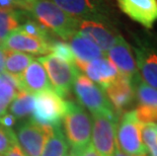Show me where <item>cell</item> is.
I'll return each mask as SVG.
<instances>
[{
	"label": "cell",
	"mask_w": 157,
	"mask_h": 156,
	"mask_svg": "<svg viewBox=\"0 0 157 156\" xmlns=\"http://www.w3.org/2000/svg\"><path fill=\"white\" fill-rule=\"evenodd\" d=\"M108 58L118 69L120 75L128 78L133 83L141 78L131 46L122 36H118L116 43L108 51Z\"/></svg>",
	"instance_id": "obj_11"
},
{
	"label": "cell",
	"mask_w": 157,
	"mask_h": 156,
	"mask_svg": "<svg viewBox=\"0 0 157 156\" xmlns=\"http://www.w3.org/2000/svg\"><path fill=\"white\" fill-rule=\"evenodd\" d=\"M65 137L71 150H80L90 144L92 122L87 112L81 105L68 101L63 116Z\"/></svg>",
	"instance_id": "obj_2"
},
{
	"label": "cell",
	"mask_w": 157,
	"mask_h": 156,
	"mask_svg": "<svg viewBox=\"0 0 157 156\" xmlns=\"http://www.w3.org/2000/svg\"><path fill=\"white\" fill-rule=\"evenodd\" d=\"M19 29H21L23 32H25V34H28L29 36L46 40V41H48V42H52V41H50L48 29H46L44 26H42L41 25H39L38 22L32 21V19H26V21L19 26Z\"/></svg>",
	"instance_id": "obj_27"
},
{
	"label": "cell",
	"mask_w": 157,
	"mask_h": 156,
	"mask_svg": "<svg viewBox=\"0 0 157 156\" xmlns=\"http://www.w3.org/2000/svg\"><path fill=\"white\" fill-rule=\"evenodd\" d=\"M5 71V49L0 46V74Z\"/></svg>",
	"instance_id": "obj_32"
},
{
	"label": "cell",
	"mask_w": 157,
	"mask_h": 156,
	"mask_svg": "<svg viewBox=\"0 0 157 156\" xmlns=\"http://www.w3.org/2000/svg\"><path fill=\"white\" fill-rule=\"evenodd\" d=\"M52 128L51 126L40 125L34 120L25 121L18 126L16 139L26 156H41Z\"/></svg>",
	"instance_id": "obj_10"
},
{
	"label": "cell",
	"mask_w": 157,
	"mask_h": 156,
	"mask_svg": "<svg viewBox=\"0 0 157 156\" xmlns=\"http://www.w3.org/2000/svg\"><path fill=\"white\" fill-rule=\"evenodd\" d=\"M77 32L98 45L103 52H108L113 47L119 36L106 22L93 19H78Z\"/></svg>",
	"instance_id": "obj_15"
},
{
	"label": "cell",
	"mask_w": 157,
	"mask_h": 156,
	"mask_svg": "<svg viewBox=\"0 0 157 156\" xmlns=\"http://www.w3.org/2000/svg\"><path fill=\"white\" fill-rule=\"evenodd\" d=\"M47 89H53L44 66L34 60L18 76V91L36 94Z\"/></svg>",
	"instance_id": "obj_17"
},
{
	"label": "cell",
	"mask_w": 157,
	"mask_h": 156,
	"mask_svg": "<svg viewBox=\"0 0 157 156\" xmlns=\"http://www.w3.org/2000/svg\"><path fill=\"white\" fill-rule=\"evenodd\" d=\"M2 47L9 51L29 53L34 55H45L50 52L51 42L29 36L17 28L4 40Z\"/></svg>",
	"instance_id": "obj_14"
},
{
	"label": "cell",
	"mask_w": 157,
	"mask_h": 156,
	"mask_svg": "<svg viewBox=\"0 0 157 156\" xmlns=\"http://www.w3.org/2000/svg\"><path fill=\"white\" fill-rule=\"evenodd\" d=\"M0 156H1V155H0Z\"/></svg>",
	"instance_id": "obj_35"
},
{
	"label": "cell",
	"mask_w": 157,
	"mask_h": 156,
	"mask_svg": "<svg viewBox=\"0 0 157 156\" xmlns=\"http://www.w3.org/2000/svg\"><path fill=\"white\" fill-rule=\"evenodd\" d=\"M69 41V46L72 50L75 60L89 62L105 57V52H103L98 45L78 32Z\"/></svg>",
	"instance_id": "obj_18"
},
{
	"label": "cell",
	"mask_w": 157,
	"mask_h": 156,
	"mask_svg": "<svg viewBox=\"0 0 157 156\" xmlns=\"http://www.w3.org/2000/svg\"><path fill=\"white\" fill-rule=\"evenodd\" d=\"M68 151V142L66 140L61 126L53 127L48 136L41 156H65Z\"/></svg>",
	"instance_id": "obj_20"
},
{
	"label": "cell",
	"mask_w": 157,
	"mask_h": 156,
	"mask_svg": "<svg viewBox=\"0 0 157 156\" xmlns=\"http://www.w3.org/2000/svg\"><path fill=\"white\" fill-rule=\"evenodd\" d=\"M135 95L140 105L157 108V89L148 85L139 78L134 83Z\"/></svg>",
	"instance_id": "obj_23"
},
{
	"label": "cell",
	"mask_w": 157,
	"mask_h": 156,
	"mask_svg": "<svg viewBox=\"0 0 157 156\" xmlns=\"http://www.w3.org/2000/svg\"><path fill=\"white\" fill-rule=\"evenodd\" d=\"M65 156H72V154H71V153H69V154H66Z\"/></svg>",
	"instance_id": "obj_34"
},
{
	"label": "cell",
	"mask_w": 157,
	"mask_h": 156,
	"mask_svg": "<svg viewBox=\"0 0 157 156\" xmlns=\"http://www.w3.org/2000/svg\"><path fill=\"white\" fill-rule=\"evenodd\" d=\"M18 8L63 40H70L77 32L78 19L68 15L51 0H19Z\"/></svg>",
	"instance_id": "obj_1"
},
{
	"label": "cell",
	"mask_w": 157,
	"mask_h": 156,
	"mask_svg": "<svg viewBox=\"0 0 157 156\" xmlns=\"http://www.w3.org/2000/svg\"><path fill=\"white\" fill-rule=\"evenodd\" d=\"M113 156H148V155H147V154H144V155H130V154H127V153H125V152H123L121 149L117 146V143H116L115 151H113Z\"/></svg>",
	"instance_id": "obj_33"
},
{
	"label": "cell",
	"mask_w": 157,
	"mask_h": 156,
	"mask_svg": "<svg viewBox=\"0 0 157 156\" xmlns=\"http://www.w3.org/2000/svg\"><path fill=\"white\" fill-rule=\"evenodd\" d=\"M143 125L136 117L135 111L124 112L117 128L116 143L123 152L130 155L147 154L142 140Z\"/></svg>",
	"instance_id": "obj_4"
},
{
	"label": "cell",
	"mask_w": 157,
	"mask_h": 156,
	"mask_svg": "<svg viewBox=\"0 0 157 156\" xmlns=\"http://www.w3.org/2000/svg\"><path fill=\"white\" fill-rule=\"evenodd\" d=\"M15 143H17L15 133L0 125V155L5 154Z\"/></svg>",
	"instance_id": "obj_28"
},
{
	"label": "cell",
	"mask_w": 157,
	"mask_h": 156,
	"mask_svg": "<svg viewBox=\"0 0 157 156\" xmlns=\"http://www.w3.org/2000/svg\"><path fill=\"white\" fill-rule=\"evenodd\" d=\"M16 93V88L12 85L6 82H2L0 84V117L6 114V109L10 105Z\"/></svg>",
	"instance_id": "obj_25"
},
{
	"label": "cell",
	"mask_w": 157,
	"mask_h": 156,
	"mask_svg": "<svg viewBox=\"0 0 157 156\" xmlns=\"http://www.w3.org/2000/svg\"><path fill=\"white\" fill-rule=\"evenodd\" d=\"M117 128L118 116L115 112L92 115V146L101 156H113Z\"/></svg>",
	"instance_id": "obj_6"
},
{
	"label": "cell",
	"mask_w": 157,
	"mask_h": 156,
	"mask_svg": "<svg viewBox=\"0 0 157 156\" xmlns=\"http://www.w3.org/2000/svg\"><path fill=\"white\" fill-rule=\"evenodd\" d=\"M34 60L35 58L32 55L5 50V72L19 76Z\"/></svg>",
	"instance_id": "obj_21"
},
{
	"label": "cell",
	"mask_w": 157,
	"mask_h": 156,
	"mask_svg": "<svg viewBox=\"0 0 157 156\" xmlns=\"http://www.w3.org/2000/svg\"><path fill=\"white\" fill-rule=\"evenodd\" d=\"M134 52L140 77L157 89V38L147 35L136 39Z\"/></svg>",
	"instance_id": "obj_8"
},
{
	"label": "cell",
	"mask_w": 157,
	"mask_h": 156,
	"mask_svg": "<svg viewBox=\"0 0 157 156\" xmlns=\"http://www.w3.org/2000/svg\"><path fill=\"white\" fill-rule=\"evenodd\" d=\"M103 90L113 111L119 115L123 114L129 107H131L136 97L133 82L122 75H119V77Z\"/></svg>",
	"instance_id": "obj_16"
},
{
	"label": "cell",
	"mask_w": 157,
	"mask_h": 156,
	"mask_svg": "<svg viewBox=\"0 0 157 156\" xmlns=\"http://www.w3.org/2000/svg\"><path fill=\"white\" fill-rule=\"evenodd\" d=\"M73 89L80 105L87 108L91 115L115 112L105 90L87 76L79 73L73 84Z\"/></svg>",
	"instance_id": "obj_7"
},
{
	"label": "cell",
	"mask_w": 157,
	"mask_h": 156,
	"mask_svg": "<svg viewBox=\"0 0 157 156\" xmlns=\"http://www.w3.org/2000/svg\"><path fill=\"white\" fill-rule=\"evenodd\" d=\"M36 105L35 94L25 91H17L15 97L10 104V112L15 119H23L31 116L34 112Z\"/></svg>",
	"instance_id": "obj_22"
},
{
	"label": "cell",
	"mask_w": 157,
	"mask_h": 156,
	"mask_svg": "<svg viewBox=\"0 0 157 156\" xmlns=\"http://www.w3.org/2000/svg\"><path fill=\"white\" fill-rule=\"evenodd\" d=\"M15 123H16V119L11 114H4L0 117V125L4 128L11 129L15 125Z\"/></svg>",
	"instance_id": "obj_30"
},
{
	"label": "cell",
	"mask_w": 157,
	"mask_h": 156,
	"mask_svg": "<svg viewBox=\"0 0 157 156\" xmlns=\"http://www.w3.org/2000/svg\"><path fill=\"white\" fill-rule=\"evenodd\" d=\"M74 63L76 67L85 73V76L102 89L108 87L120 75L118 69L108 57L95 59L89 62L75 60Z\"/></svg>",
	"instance_id": "obj_12"
},
{
	"label": "cell",
	"mask_w": 157,
	"mask_h": 156,
	"mask_svg": "<svg viewBox=\"0 0 157 156\" xmlns=\"http://www.w3.org/2000/svg\"><path fill=\"white\" fill-rule=\"evenodd\" d=\"M121 10L145 29H152L157 21V0H117Z\"/></svg>",
	"instance_id": "obj_13"
},
{
	"label": "cell",
	"mask_w": 157,
	"mask_h": 156,
	"mask_svg": "<svg viewBox=\"0 0 157 156\" xmlns=\"http://www.w3.org/2000/svg\"><path fill=\"white\" fill-rule=\"evenodd\" d=\"M36 105L33 120L40 125L57 127L61 126L67 101H64L54 89H47L35 94Z\"/></svg>",
	"instance_id": "obj_5"
},
{
	"label": "cell",
	"mask_w": 157,
	"mask_h": 156,
	"mask_svg": "<svg viewBox=\"0 0 157 156\" xmlns=\"http://www.w3.org/2000/svg\"><path fill=\"white\" fill-rule=\"evenodd\" d=\"M68 15L77 19L108 22L109 9L105 0H51Z\"/></svg>",
	"instance_id": "obj_9"
},
{
	"label": "cell",
	"mask_w": 157,
	"mask_h": 156,
	"mask_svg": "<svg viewBox=\"0 0 157 156\" xmlns=\"http://www.w3.org/2000/svg\"><path fill=\"white\" fill-rule=\"evenodd\" d=\"M4 156H26V155L23 153L22 149L21 148V146H19L17 142V143H15L14 145H12V147L6 152Z\"/></svg>",
	"instance_id": "obj_31"
},
{
	"label": "cell",
	"mask_w": 157,
	"mask_h": 156,
	"mask_svg": "<svg viewBox=\"0 0 157 156\" xmlns=\"http://www.w3.org/2000/svg\"><path fill=\"white\" fill-rule=\"evenodd\" d=\"M142 140L147 152L151 156H157V123L143 125Z\"/></svg>",
	"instance_id": "obj_24"
},
{
	"label": "cell",
	"mask_w": 157,
	"mask_h": 156,
	"mask_svg": "<svg viewBox=\"0 0 157 156\" xmlns=\"http://www.w3.org/2000/svg\"><path fill=\"white\" fill-rule=\"evenodd\" d=\"M29 15L21 9H0V46L11 32L29 19Z\"/></svg>",
	"instance_id": "obj_19"
},
{
	"label": "cell",
	"mask_w": 157,
	"mask_h": 156,
	"mask_svg": "<svg viewBox=\"0 0 157 156\" xmlns=\"http://www.w3.org/2000/svg\"><path fill=\"white\" fill-rule=\"evenodd\" d=\"M70 153L72 154V156H101L95 150V148L93 147L92 144H88L84 148L80 149V150H71Z\"/></svg>",
	"instance_id": "obj_29"
},
{
	"label": "cell",
	"mask_w": 157,
	"mask_h": 156,
	"mask_svg": "<svg viewBox=\"0 0 157 156\" xmlns=\"http://www.w3.org/2000/svg\"><path fill=\"white\" fill-rule=\"evenodd\" d=\"M38 61L44 66L53 89L61 97L67 96L79 74L76 65L62 60L53 54L40 57Z\"/></svg>",
	"instance_id": "obj_3"
},
{
	"label": "cell",
	"mask_w": 157,
	"mask_h": 156,
	"mask_svg": "<svg viewBox=\"0 0 157 156\" xmlns=\"http://www.w3.org/2000/svg\"><path fill=\"white\" fill-rule=\"evenodd\" d=\"M50 52H52L53 55L58 57L62 60H64L68 63L75 64V58L72 53V50L68 44L61 41H52L51 47H50Z\"/></svg>",
	"instance_id": "obj_26"
}]
</instances>
